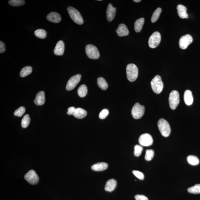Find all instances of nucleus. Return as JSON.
I'll return each instance as SVG.
<instances>
[{"instance_id":"1","label":"nucleus","mask_w":200,"mask_h":200,"mask_svg":"<svg viewBox=\"0 0 200 200\" xmlns=\"http://www.w3.org/2000/svg\"><path fill=\"white\" fill-rule=\"evenodd\" d=\"M127 77L130 82H133L136 79L138 75V69L134 64H130L126 68Z\"/></svg>"},{"instance_id":"2","label":"nucleus","mask_w":200,"mask_h":200,"mask_svg":"<svg viewBox=\"0 0 200 200\" xmlns=\"http://www.w3.org/2000/svg\"><path fill=\"white\" fill-rule=\"evenodd\" d=\"M158 125L159 131L163 136L166 137L169 136L171 132V129L169 123L166 120L163 119H159L158 122Z\"/></svg>"},{"instance_id":"3","label":"nucleus","mask_w":200,"mask_h":200,"mask_svg":"<svg viewBox=\"0 0 200 200\" xmlns=\"http://www.w3.org/2000/svg\"><path fill=\"white\" fill-rule=\"evenodd\" d=\"M67 11L71 18L75 22L79 25L83 24L84 22L83 19L78 10L70 6L68 8Z\"/></svg>"},{"instance_id":"4","label":"nucleus","mask_w":200,"mask_h":200,"mask_svg":"<svg viewBox=\"0 0 200 200\" xmlns=\"http://www.w3.org/2000/svg\"><path fill=\"white\" fill-rule=\"evenodd\" d=\"M151 87L155 93L159 94L162 91L163 87V83L161 76L156 75L151 82Z\"/></svg>"},{"instance_id":"5","label":"nucleus","mask_w":200,"mask_h":200,"mask_svg":"<svg viewBox=\"0 0 200 200\" xmlns=\"http://www.w3.org/2000/svg\"><path fill=\"white\" fill-rule=\"evenodd\" d=\"M169 101L170 108L174 110L180 102V95L178 91L174 90L170 93Z\"/></svg>"},{"instance_id":"6","label":"nucleus","mask_w":200,"mask_h":200,"mask_svg":"<svg viewBox=\"0 0 200 200\" xmlns=\"http://www.w3.org/2000/svg\"><path fill=\"white\" fill-rule=\"evenodd\" d=\"M85 50L87 55L89 58L97 60L100 58V53L98 48L94 45L91 44L87 45Z\"/></svg>"},{"instance_id":"7","label":"nucleus","mask_w":200,"mask_h":200,"mask_svg":"<svg viewBox=\"0 0 200 200\" xmlns=\"http://www.w3.org/2000/svg\"><path fill=\"white\" fill-rule=\"evenodd\" d=\"M145 113V107L140 105L139 103H136L132 108L131 114L135 119H139L141 118Z\"/></svg>"},{"instance_id":"8","label":"nucleus","mask_w":200,"mask_h":200,"mask_svg":"<svg viewBox=\"0 0 200 200\" xmlns=\"http://www.w3.org/2000/svg\"><path fill=\"white\" fill-rule=\"evenodd\" d=\"M161 41V35L158 32L153 33L149 40V45L151 48H155L157 47Z\"/></svg>"},{"instance_id":"9","label":"nucleus","mask_w":200,"mask_h":200,"mask_svg":"<svg viewBox=\"0 0 200 200\" xmlns=\"http://www.w3.org/2000/svg\"><path fill=\"white\" fill-rule=\"evenodd\" d=\"M25 180L32 185H35L39 181V177L35 170H30L25 175Z\"/></svg>"},{"instance_id":"10","label":"nucleus","mask_w":200,"mask_h":200,"mask_svg":"<svg viewBox=\"0 0 200 200\" xmlns=\"http://www.w3.org/2000/svg\"><path fill=\"white\" fill-rule=\"evenodd\" d=\"M81 75L80 74L73 76L68 81L66 86V89L68 91L74 89L81 81Z\"/></svg>"},{"instance_id":"11","label":"nucleus","mask_w":200,"mask_h":200,"mask_svg":"<svg viewBox=\"0 0 200 200\" xmlns=\"http://www.w3.org/2000/svg\"><path fill=\"white\" fill-rule=\"evenodd\" d=\"M139 143L141 146L149 147L153 143L152 137L148 133H144L140 136L139 139Z\"/></svg>"},{"instance_id":"12","label":"nucleus","mask_w":200,"mask_h":200,"mask_svg":"<svg viewBox=\"0 0 200 200\" xmlns=\"http://www.w3.org/2000/svg\"><path fill=\"white\" fill-rule=\"evenodd\" d=\"M192 42V37L190 35L187 34L182 36L180 38L179 42L180 48L183 49H186Z\"/></svg>"},{"instance_id":"13","label":"nucleus","mask_w":200,"mask_h":200,"mask_svg":"<svg viewBox=\"0 0 200 200\" xmlns=\"http://www.w3.org/2000/svg\"><path fill=\"white\" fill-rule=\"evenodd\" d=\"M116 9L114 7L111 3L108 5L107 10V20L111 22L115 17Z\"/></svg>"},{"instance_id":"14","label":"nucleus","mask_w":200,"mask_h":200,"mask_svg":"<svg viewBox=\"0 0 200 200\" xmlns=\"http://www.w3.org/2000/svg\"><path fill=\"white\" fill-rule=\"evenodd\" d=\"M65 51V44L63 41H60L57 43L54 50L55 54L58 56L63 55Z\"/></svg>"},{"instance_id":"15","label":"nucleus","mask_w":200,"mask_h":200,"mask_svg":"<svg viewBox=\"0 0 200 200\" xmlns=\"http://www.w3.org/2000/svg\"><path fill=\"white\" fill-rule=\"evenodd\" d=\"M116 32L117 33L118 35L120 37L127 36L129 34V31L124 24H120L118 29H116Z\"/></svg>"},{"instance_id":"16","label":"nucleus","mask_w":200,"mask_h":200,"mask_svg":"<svg viewBox=\"0 0 200 200\" xmlns=\"http://www.w3.org/2000/svg\"><path fill=\"white\" fill-rule=\"evenodd\" d=\"M47 20L50 22L55 23H58L61 20L60 15L56 12H52L49 14L46 17Z\"/></svg>"},{"instance_id":"17","label":"nucleus","mask_w":200,"mask_h":200,"mask_svg":"<svg viewBox=\"0 0 200 200\" xmlns=\"http://www.w3.org/2000/svg\"><path fill=\"white\" fill-rule=\"evenodd\" d=\"M45 102V94L44 92L42 91L39 92L36 95L34 102L37 105H42Z\"/></svg>"},{"instance_id":"18","label":"nucleus","mask_w":200,"mask_h":200,"mask_svg":"<svg viewBox=\"0 0 200 200\" xmlns=\"http://www.w3.org/2000/svg\"><path fill=\"white\" fill-rule=\"evenodd\" d=\"M184 100L186 105L190 106L194 101L192 92L190 90H186L184 94Z\"/></svg>"},{"instance_id":"19","label":"nucleus","mask_w":200,"mask_h":200,"mask_svg":"<svg viewBox=\"0 0 200 200\" xmlns=\"http://www.w3.org/2000/svg\"><path fill=\"white\" fill-rule=\"evenodd\" d=\"M177 12L180 18L182 19H187L188 17L187 13V8L182 5H179L177 7Z\"/></svg>"},{"instance_id":"20","label":"nucleus","mask_w":200,"mask_h":200,"mask_svg":"<svg viewBox=\"0 0 200 200\" xmlns=\"http://www.w3.org/2000/svg\"><path fill=\"white\" fill-rule=\"evenodd\" d=\"M117 186V182L114 179H111L107 181L105 187V189L107 192H112L114 191Z\"/></svg>"},{"instance_id":"21","label":"nucleus","mask_w":200,"mask_h":200,"mask_svg":"<svg viewBox=\"0 0 200 200\" xmlns=\"http://www.w3.org/2000/svg\"><path fill=\"white\" fill-rule=\"evenodd\" d=\"M108 165L105 162L96 163L91 167L92 170L95 171H100L107 169Z\"/></svg>"},{"instance_id":"22","label":"nucleus","mask_w":200,"mask_h":200,"mask_svg":"<svg viewBox=\"0 0 200 200\" xmlns=\"http://www.w3.org/2000/svg\"><path fill=\"white\" fill-rule=\"evenodd\" d=\"M86 115V111L81 108L79 107L76 109L75 112L73 115L78 119H82Z\"/></svg>"},{"instance_id":"23","label":"nucleus","mask_w":200,"mask_h":200,"mask_svg":"<svg viewBox=\"0 0 200 200\" xmlns=\"http://www.w3.org/2000/svg\"><path fill=\"white\" fill-rule=\"evenodd\" d=\"M145 22L144 18L139 19L135 23L134 28L136 32H140L142 30Z\"/></svg>"},{"instance_id":"24","label":"nucleus","mask_w":200,"mask_h":200,"mask_svg":"<svg viewBox=\"0 0 200 200\" xmlns=\"http://www.w3.org/2000/svg\"><path fill=\"white\" fill-rule=\"evenodd\" d=\"M78 94L81 98L84 97L88 93V88L85 85H82L80 86L78 90Z\"/></svg>"},{"instance_id":"25","label":"nucleus","mask_w":200,"mask_h":200,"mask_svg":"<svg viewBox=\"0 0 200 200\" xmlns=\"http://www.w3.org/2000/svg\"><path fill=\"white\" fill-rule=\"evenodd\" d=\"M32 69L30 66H27L22 68L20 72V76L22 77H25L32 72Z\"/></svg>"},{"instance_id":"26","label":"nucleus","mask_w":200,"mask_h":200,"mask_svg":"<svg viewBox=\"0 0 200 200\" xmlns=\"http://www.w3.org/2000/svg\"><path fill=\"white\" fill-rule=\"evenodd\" d=\"M187 162L189 164L192 165H197L199 164V159L196 156L194 155H189L187 156Z\"/></svg>"},{"instance_id":"27","label":"nucleus","mask_w":200,"mask_h":200,"mask_svg":"<svg viewBox=\"0 0 200 200\" xmlns=\"http://www.w3.org/2000/svg\"><path fill=\"white\" fill-rule=\"evenodd\" d=\"M97 83L99 87L102 89L106 90L108 88V84L104 78L100 77L97 80Z\"/></svg>"},{"instance_id":"28","label":"nucleus","mask_w":200,"mask_h":200,"mask_svg":"<svg viewBox=\"0 0 200 200\" xmlns=\"http://www.w3.org/2000/svg\"><path fill=\"white\" fill-rule=\"evenodd\" d=\"M35 34L36 37L40 39H44L46 37L47 33L44 29H38L35 31Z\"/></svg>"},{"instance_id":"29","label":"nucleus","mask_w":200,"mask_h":200,"mask_svg":"<svg viewBox=\"0 0 200 200\" xmlns=\"http://www.w3.org/2000/svg\"><path fill=\"white\" fill-rule=\"evenodd\" d=\"M162 12L161 8H158L154 11L153 14L152 18H151V21L152 23L155 22L159 18L160 15Z\"/></svg>"},{"instance_id":"30","label":"nucleus","mask_w":200,"mask_h":200,"mask_svg":"<svg viewBox=\"0 0 200 200\" xmlns=\"http://www.w3.org/2000/svg\"><path fill=\"white\" fill-rule=\"evenodd\" d=\"M188 192L191 194H200V184H196L187 189Z\"/></svg>"},{"instance_id":"31","label":"nucleus","mask_w":200,"mask_h":200,"mask_svg":"<svg viewBox=\"0 0 200 200\" xmlns=\"http://www.w3.org/2000/svg\"><path fill=\"white\" fill-rule=\"evenodd\" d=\"M31 119L28 114L26 115L22 118L21 121V125L22 128H25L28 126L30 123Z\"/></svg>"},{"instance_id":"32","label":"nucleus","mask_w":200,"mask_h":200,"mask_svg":"<svg viewBox=\"0 0 200 200\" xmlns=\"http://www.w3.org/2000/svg\"><path fill=\"white\" fill-rule=\"evenodd\" d=\"M25 3L24 0H10L8 2L9 4L13 6H22L25 4Z\"/></svg>"},{"instance_id":"33","label":"nucleus","mask_w":200,"mask_h":200,"mask_svg":"<svg viewBox=\"0 0 200 200\" xmlns=\"http://www.w3.org/2000/svg\"><path fill=\"white\" fill-rule=\"evenodd\" d=\"M154 156V151L152 149H147L146 151L145 159L146 161H150Z\"/></svg>"},{"instance_id":"34","label":"nucleus","mask_w":200,"mask_h":200,"mask_svg":"<svg viewBox=\"0 0 200 200\" xmlns=\"http://www.w3.org/2000/svg\"><path fill=\"white\" fill-rule=\"evenodd\" d=\"M143 147L141 145H136L135 146L134 154L136 156L138 157L141 154L143 151Z\"/></svg>"},{"instance_id":"35","label":"nucleus","mask_w":200,"mask_h":200,"mask_svg":"<svg viewBox=\"0 0 200 200\" xmlns=\"http://www.w3.org/2000/svg\"><path fill=\"white\" fill-rule=\"evenodd\" d=\"M26 111L25 108L23 107H21L19 108L15 111L14 114V115L18 117H21L24 114Z\"/></svg>"},{"instance_id":"36","label":"nucleus","mask_w":200,"mask_h":200,"mask_svg":"<svg viewBox=\"0 0 200 200\" xmlns=\"http://www.w3.org/2000/svg\"><path fill=\"white\" fill-rule=\"evenodd\" d=\"M109 113V111L107 109H104L101 111L99 114V117L100 119H104L108 115Z\"/></svg>"},{"instance_id":"37","label":"nucleus","mask_w":200,"mask_h":200,"mask_svg":"<svg viewBox=\"0 0 200 200\" xmlns=\"http://www.w3.org/2000/svg\"><path fill=\"white\" fill-rule=\"evenodd\" d=\"M133 173L135 176L140 180H144V174L141 172L138 171V170H134L133 171Z\"/></svg>"},{"instance_id":"38","label":"nucleus","mask_w":200,"mask_h":200,"mask_svg":"<svg viewBox=\"0 0 200 200\" xmlns=\"http://www.w3.org/2000/svg\"><path fill=\"white\" fill-rule=\"evenodd\" d=\"M135 198L136 200H148L147 197L141 195H137L135 196Z\"/></svg>"},{"instance_id":"39","label":"nucleus","mask_w":200,"mask_h":200,"mask_svg":"<svg viewBox=\"0 0 200 200\" xmlns=\"http://www.w3.org/2000/svg\"><path fill=\"white\" fill-rule=\"evenodd\" d=\"M76 108L74 107H70L68 108L67 114L68 115H74L76 110Z\"/></svg>"},{"instance_id":"40","label":"nucleus","mask_w":200,"mask_h":200,"mask_svg":"<svg viewBox=\"0 0 200 200\" xmlns=\"http://www.w3.org/2000/svg\"><path fill=\"white\" fill-rule=\"evenodd\" d=\"M5 50H6V47L5 43L2 41H0V53H4Z\"/></svg>"},{"instance_id":"41","label":"nucleus","mask_w":200,"mask_h":200,"mask_svg":"<svg viewBox=\"0 0 200 200\" xmlns=\"http://www.w3.org/2000/svg\"><path fill=\"white\" fill-rule=\"evenodd\" d=\"M141 0H134L133 1L135 2L138 3L141 2Z\"/></svg>"}]
</instances>
